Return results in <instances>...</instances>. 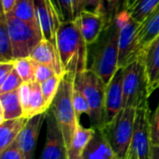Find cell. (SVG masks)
Returning <instances> with one entry per match:
<instances>
[{"instance_id": "6da1fadb", "label": "cell", "mask_w": 159, "mask_h": 159, "mask_svg": "<svg viewBox=\"0 0 159 159\" xmlns=\"http://www.w3.org/2000/svg\"><path fill=\"white\" fill-rule=\"evenodd\" d=\"M56 47L65 73L76 75L88 69L89 46L83 36L78 18L60 25L56 34Z\"/></svg>"}, {"instance_id": "7a4b0ae2", "label": "cell", "mask_w": 159, "mask_h": 159, "mask_svg": "<svg viewBox=\"0 0 159 159\" xmlns=\"http://www.w3.org/2000/svg\"><path fill=\"white\" fill-rule=\"evenodd\" d=\"M89 59L91 61L88 69L94 72L107 86L119 69L118 28L115 20L107 25L98 40L89 46Z\"/></svg>"}, {"instance_id": "3957f363", "label": "cell", "mask_w": 159, "mask_h": 159, "mask_svg": "<svg viewBox=\"0 0 159 159\" xmlns=\"http://www.w3.org/2000/svg\"><path fill=\"white\" fill-rule=\"evenodd\" d=\"M75 76V75L71 73H65L61 76L57 94L48 108L61 126L67 148L80 125L73 104Z\"/></svg>"}, {"instance_id": "277c9868", "label": "cell", "mask_w": 159, "mask_h": 159, "mask_svg": "<svg viewBox=\"0 0 159 159\" xmlns=\"http://www.w3.org/2000/svg\"><path fill=\"white\" fill-rule=\"evenodd\" d=\"M145 65L142 56L124 68L123 107L136 110L149 106L151 96Z\"/></svg>"}, {"instance_id": "5b68a950", "label": "cell", "mask_w": 159, "mask_h": 159, "mask_svg": "<svg viewBox=\"0 0 159 159\" xmlns=\"http://www.w3.org/2000/svg\"><path fill=\"white\" fill-rule=\"evenodd\" d=\"M136 114V109L123 107L111 122L102 128L118 159H126L129 157L134 134Z\"/></svg>"}, {"instance_id": "8992f818", "label": "cell", "mask_w": 159, "mask_h": 159, "mask_svg": "<svg viewBox=\"0 0 159 159\" xmlns=\"http://www.w3.org/2000/svg\"><path fill=\"white\" fill-rule=\"evenodd\" d=\"M75 85L83 92L90 109L89 116L90 127L102 129L105 124V89L103 81L91 70L77 74Z\"/></svg>"}, {"instance_id": "52a82bcc", "label": "cell", "mask_w": 159, "mask_h": 159, "mask_svg": "<svg viewBox=\"0 0 159 159\" xmlns=\"http://www.w3.org/2000/svg\"><path fill=\"white\" fill-rule=\"evenodd\" d=\"M5 15L14 59L30 57L33 49L44 39L40 25L16 18L11 13Z\"/></svg>"}, {"instance_id": "ba28073f", "label": "cell", "mask_w": 159, "mask_h": 159, "mask_svg": "<svg viewBox=\"0 0 159 159\" xmlns=\"http://www.w3.org/2000/svg\"><path fill=\"white\" fill-rule=\"evenodd\" d=\"M118 28L119 68H125L142 56V48L138 39L140 24L124 8L116 17Z\"/></svg>"}, {"instance_id": "9c48e42d", "label": "cell", "mask_w": 159, "mask_h": 159, "mask_svg": "<svg viewBox=\"0 0 159 159\" xmlns=\"http://www.w3.org/2000/svg\"><path fill=\"white\" fill-rule=\"evenodd\" d=\"M150 107L137 110L134 134L129 156L132 159H152L153 143L150 134Z\"/></svg>"}, {"instance_id": "30bf717a", "label": "cell", "mask_w": 159, "mask_h": 159, "mask_svg": "<svg viewBox=\"0 0 159 159\" xmlns=\"http://www.w3.org/2000/svg\"><path fill=\"white\" fill-rule=\"evenodd\" d=\"M47 135L41 159H68L64 136L52 112H46Z\"/></svg>"}, {"instance_id": "8fae6325", "label": "cell", "mask_w": 159, "mask_h": 159, "mask_svg": "<svg viewBox=\"0 0 159 159\" xmlns=\"http://www.w3.org/2000/svg\"><path fill=\"white\" fill-rule=\"evenodd\" d=\"M34 9L44 39L56 45V34L61 20L53 1L34 0Z\"/></svg>"}, {"instance_id": "7c38bea8", "label": "cell", "mask_w": 159, "mask_h": 159, "mask_svg": "<svg viewBox=\"0 0 159 159\" xmlns=\"http://www.w3.org/2000/svg\"><path fill=\"white\" fill-rule=\"evenodd\" d=\"M123 77L124 68H119L106 86L105 124L111 122L123 108Z\"/></svg>"}, {"instance_id": "4fadbf2b", "label": "cell", "mask_w": 159, "mask_h": 159, "mask_svg": "<svg viewBox=\"0 0 159 159\" xmlns=\"http://www.w3.org/2000/svg\"><path fill=\"white\" fill-rule=\"evenodd\" d=\"M46 120V113L39 114L33 117L28 118L23 129L18 137L19 144L25 155L26 159H34V150L38 136L43 125Z\"/></svg>"}, {"instance_id": "5bb4252c", "label": "cell", "mask_w": 159, "mask_h": 159, "mask_svg": "<svg viewBox=\"0 0 159 159\" xmlns=\"http://www.w3.org/2000/svg\"><path fill=\"white\" fill-rule=\"evenodd\" d=\"M30 58L34 61L50 66L59 76L65 74L57 47L48 40L42 39L33 49Z\"/></svg>"}, {"instance_id": "9a60e30c", "label": "cell", "mask_w": 159, "mask_h": 159, "mask_svg": "<svg viewBox=\"0 0 159 159\" xmlns=\"http://www.w3.org/2000/svg\"><path fill=\"white\" fill-rule=\"evenodd\" d=\"M145 65L150 92L159 89V35L155 38L142 52Z\"/></svg>"}, {"instance_id": "2e32d148", "label": "cell", "mask_w": 159, "mask_h": 159, "mask_svg": "<svg viewBox=\"0 0 159 159\" xmlns=\"http://www.w3.org/2000/svg\"><path fill=\"white\" fill-rule=\"evenodd\" d=\"M78 19L83 36L88 46L94 44L106 27L104 18L99 13L84 9L81 11Z\"/></svg>"}, {"instance_id": "e0dca14e", "label": "cell", "mask_w": 159, "mask_h": 159, "mask_svg": "<svg viewBox=\"0 0 159 159\" xmlns=\"http://www.w3.org/2000/svg\"><path fill=\"white\" fill-rule=\"evenodd\" d=\"M84 159H118L102 129H94L93 136L85 150Z\"/></svg>"}, {"instance_id": "ac0fdd59", "label": "cell", "mask_w": 159, "mask_h": 159, "mask_svg": "<svg viewBox=\"0 0 159 159\" xmlns=\"http://www.w3.org/2000/svg\"><path fill=\"white\" fill-rule=\"evenodd\" d=\"M0 107H1L0 123L3 122L4 120L24 117V113L19 95V89L11 92L1 93Z\"/></svg>"}, {"instance_id": "d6986e66", "label": "cell", "mask_w": 159, "mask_h": 159, "mask_svg": "<svg viewBox=\"0 0 159 159\" xmlns=\"http://www.w3.org/2000/svg\"><path fill=\"white\" fill-rule=\"evenodd\" d=\"M159 35V5L140 24L138 39L142 51Z\"/></svg>"}, {"instance_id": "ffe728a7", "label": "cell", "mask_w": 159, "mask_h": 159, "mask_svg": "<svg viewBox=\"0 0 159 159\" xmlns=\"http://www.w3.org/2000/svg\"><path fill=\"white\" fill-rule=\"evenodd\" d=\"M28 118L20 117L0 123V153L13 143L23 129Z\"/></svg>"}, {"instance_id": "44dd1931", "label": "cell", "mask_w": 159, "mask_h": 159, "mask_svg": "<svg viewBox=\"0 0 159 159\" xmlns=\"http://www.w3.org/2000/svg\"><path fill=\"white\" fill-rule=\"evenodd\" d=\"M93 133V128H85L81 124L79 125L74 139L67 148L68 159H84L85 150Z\"/></svg>"}, {"instance_id": "7402d4cb", "label": "cell", "mask_w": 159, "mask_h": 159, "mask_svg": "<svg viewBox=\"0 0 159 159\" xmlns=\"http://www.w3.org/2000/svg\"><path fill=\"white\" fill-rule=\"evenodd\" d=\"M48 110V107L47 106L45 102L40 83H38L37 81L30 82L29 102H28V107L25 112L24 117L30 118L39 114L46 113Z\"/></svg>"}, {"instance_id": "603a6c76", "label": "cell", "mask_w": 159, "mask_h": 159, "mask_svg": "<svg viewBox=\"0 0 159 159\" xmlns=\"http://www.w3.org/2000/svg\"><path fill=\"white\" fill-rule=\"evenodd\" d=\"M159 5V0H129L125 9L139 23H142Z\"/></svg>"}, {"instance_id": "cb8c5ba5", "label": "cell", "mask_w": 159, "mask_h": 159, "mask_svg": "<svg viewBox=\"0 0 159 159\" xmlns=\"http://www.w3.org/2000/svg\"><path fill=\"white\" fill-rule=\"evenodd\" d=\"M61 23L75 20L83 10L82 0H52Z\"/></svg>"}, {"instance_id": "d4e9b609", "label": "cell", "mask_w": 159, "mask_h": 159, "mask_svg": "<svg viewBox=\"0 0 159 159\" xmlns=\"http://www.w3.org/2000/svg\"><path fill=\"white\" fill-rule=\"evenodd\" d=\"M12 43L8 34L6 15L2 11L0 17V61H14Z\"/></svg>"}, {"instance_id": "484cf974", "label": "cell", "mask_w": 159, "mask_h": 159, "mask_svg": "<svg viewBox=\"0 0 159 159\" xmlns=\"http://www.w3.org/2000/svg\"><path fill=\"white\" fill-rule=\"evenodd\" d=\"M10 13L20 20L39 24L34 9V0H17L16 5Z\"/></svg>"}, {"instance_id": "4316f807", "label": "cell", "mask_w": 159, "mask_h": 159, "mask_svg": "<svg viewBox=\"0 0 159 159\" xmlns=\"http://www.w3.org/2000/svg\"><path fill=\"white\" fill-rule=\"evenodd\" d=\"M129 0H101L100 14L104 18L106 26L111 24L118 12L125 8Z\"/></svg>"}, {"instance_id": "83f0119b", "label": "cell", "mask_w": 159, "mask_h": 159, "mask_svg": "<svg viewBox=\"0 0 159 159\" xmlns=\"http://www.w3.org/2000/svg\"><path fill=\"white\" fill-rule=\"evenodd\" d=\"M15 69L23 80L24 83H30L35 81L34 61L30 57L19 58L14 60Z\"/></svg>"}, {"instance_id": "f1b7e54d", "label": "cell", "mask_w": 159, "mask_h": 159, "mask_svg": "<svg viewBox=\"0 0 159 159\" xmlns=\"http://www.w3.org/2000/svg\"><path fill=\"white\" fill-rule=\"evenodd\" d=\"M61 76L59 75H54L51 78L48 79L47 81L41 83V90H42V94L45 100V102L47 104V106L49 108L50 104L52 103L58 89H59V85L61 82Z\"/></svg>"}, {"instance_id": "f546056e", "label": "cell", "mask_w": 159, "mask_h": 159, "mask_svg": "<svg viewBox=\"0 0 159 159\" xmlns=\"http://www.w3.org/2000/svg\"><path fill=\"white\" fill-rule=\"evenodd\" d=\"M73 104L78 121L83 114H86L88 116H90V109L88 101L85 95L83 94V92L75 85V82H74V89H73Z\"/></svg>"}, {"instance_id": "4dcf8cb0", "label": "cell", "mask_w": 159, "mask_h": 159, "mask_svg": "<svg viewBox=\"0 0 159 159\" xmlns=\"http://www.w3.org/2000/svg\"><path fill=\"white\" fill-rule=\"evenodd\" d=\"M23 83H24L23 80L21 79L16 69L14 68L12 72L9 74V75L6 78V80L0 85V94L15 91L19 89Z\"/></svg>"}, {"instance_id": "1f68e13d", "label": "cell", "mask_w": 159, "mask_h": 159, "mask_svg": "<svg viewBox=\"0 0 159 159\" xmlns=\"http://www.w3.org/2000/svg\"><path fill=\"white\" fill-rule=\"evenodd\" d=\"M34 61V77H35V81H37L38 83H43L45 81H47L48 79L51 78L54 75H57L56 72L48 65L37 62V61Z\"/></svg>"}, {"instance_id": "d6a6232c", "label": "cell", "mask_w": 159, "mask_h": 159, "mask_svg": "<svg viewBox=\"0 0 159 159\" xmlns=\"http://www.w3.org/2000/svg\"><path fill=\"white\" fill-rule=\"evenodd\" d=\"M0 159H26L24 153L19 144L18 139L0 153Z\"/></svg>"}, {"instance_id": "836d02e7", "label": "cell", "mask_w": 159, "mask_h": 159, "mask_svg": "<svg viewBox=\"0 0 159 159\" xmlns=\"http://www.w3.org/2000/svg\"><path fill=\"white\" fill-rule=\"evenodd\" d=\"M150 134L153 145L159 146V102L150 117Z\"/></svg>"}, {"instance_id": "e575fe53", "label": "cell", "mask_w": 159, "mask_h": 159, "mask_svg": "<svg viewBox=\"0 0 159 159\" xmlns=\"http://www.w3.org/2000/svg\"><path fill=\"white\" fill-rule=\"evenodd\" d=\"M19 95H20V100L22 105L23 113L25 115V112L28 107V102H29V96H30V83H23L20 88L19 89Z\"/></svg>"}, {"instance_id": "d590c367", "label": "cell", "mask_w": 159, "mask_h": 159, "mask_svg": "<svg viewBox=\"0 0 159 159\" xmlns=\"http://www.w3.org/2000/svg\"><path fill=\"white\" fill-rule=\"evenodd\" d=\"M15 68L14 61H0V85L6 80L12 70Z\"/></svg>"}, {"instance_id": "8d00e7d4", "label": "cell", "mask_w": 159, "mask_h": 159, "mask_svg": "<svg viewBox=\"0 0 159 159\" xmlns=\"http://www.w3.org/2000/svg\"><path fill=\"white\" fill-rule=\"evenodd\" d=\"M83 10H89L100 14L101 0H82Z\"/></svg>"}, {"instance_id": "74e56055", "label": "cell", "mask_w": 159, "mask_h": 159, "mask_svg": "<svg viewBox=\"0 0 159 159\" xmlns=\"http://www.w3.org/2000/svg\"><path fill=\"white\" fill-rule=\"evenodd\" d=\"M17 0H2V11L5 14L12 12Z\"/></svg>"}, {"instance_id": "f35d334b", "label": "cell", "mask_w": 159, "mask_h": 159, "mask_svg": "<svg viewBox=\"0 0 159 159\" xmlns=\"http://www.w3.org/2000/svg\"><path fill=\"white\" fill-rule=\"evenodd\" d=\"M152 159H159V146L153 145V150H152Z\"/></svg>"}, {"instance_id": "ab89813d", "label": "cell", "mask_w": 159, "mask_h": 159, "mask_svg": "<svg viewBox=\"0 0 159 159\" xmlns=\"http://www.w3.org/2000/svg\"><path fill=\"white\" fill-rule=\"evenodd\" d=\"M126 159H132V157H129H129H127V158Z\"/></svg>"}]
</instances>
